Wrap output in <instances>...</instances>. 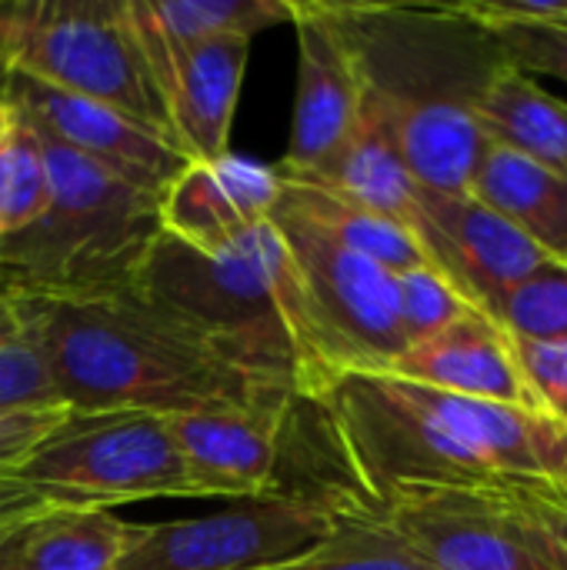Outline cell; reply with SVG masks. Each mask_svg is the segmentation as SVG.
Segmentation results:
<instances>
[{
  "instance_id": "1",
  "label": "cell",
  "mask_w": 567,
  "mask_h": 570,
  "mask_svg": "<svg viewBox=\"0 0 567 570\" xmlns=\"http://www.w3.org/2000/svg\"><path fill=\"white\" fill-rule=\"evenodd\" d=\"M57 401L70 414L237 411L287 421L297 394L227 364L140 291L107 301L20 297Z\"/></svg>"
},
{
  "instance_id": "2",
  "label": "cell",
  "mask_w": 567,
  "mask_h": 570,
  "mask_svg": "<svg viewBox=\"0 0 567 570\" xmlns=\"http://www.w3.org/2000/svg\"><path fill=\"white\" fill-rule=\"evenodd\" d=\"M364 100L384 117L428 190L465 194L488 137L478 104L511 63L501 40L461 3L324 0Z\"/></svg>"
},
{
  "instance_id": "3",
  "label": "cell",
  "mask_w": 567,
  "mask_h": 570,
  "mask_svg": "<svg viewBox=\"0 0 567 570\" xmlns=\"http://www.w3.org/2000/svg\"><path fill=\"white\" fill-rule=\"evenodd\" d=\"M140 294L227 364L294 391L297 401H321L344 377L317 337L297 271L271 217L214 257L164 234Z\"/></svg>"
},
{
  "instance_id": "4",
  "label": "cell",
  "mask_w": 567,
  "mask_h": 570,
  "mask_svg": "<svg viewBox=\"0 0 567 570\" xmlns=\"http://www.w3.org/2000/svg\"><path fill=\"white\" fill-rule=\"evenodd\" d=\"M40 144L50 200L30 227L0 244V277L17 297L43 301L137 294L164 237V194L134 187L43 134Z\"/></svg>"
},
{
  "instance_id": "5",
  "label": "cell",
  "mask_w": 567,
  "mask_h": 570,
  "mask_svg": "<svg viewBox=\"0 0 567 570\" xmlns=\"http://www.w3.org/2000/svg\"><path fill=\"white\" fill-rule=\"evenodd\" d=\"M0 70L104 104L177 150L127 0H0Z\"/></svg>"
},
{
  "instance_id": "6",
  "label": "cell",
  "mask_w": 567,
  "mask_h": 570,
  "mask_svg": "<svg viewBox=\"0 0 567 570\" xmlns=\"http://www.w3.org/2000/svg\"><path fill=\"white\" fill-rule=\"evenodd\" d=\"M13 481L33 488L50 508L194 498L167 417L144 411H67L13 471Z\"/></svg>"
},
{
  "instance_id": "7",
  "label": "cell",
  "mask_w": 567,
  "mask_h": 570,
  "mask_svg": "<svg viewBox=\"0 0 567 570\" xmlns=\"http://www.w3.org/2000/svg\"><path fill=\"white\" fill-rule=\"evenodd\" d=\"M271 224L291 254L331 364L341 374H388L408 351L394 274L338 244L281 200Z\"/></svg>"
},
{
  "instance_id": "8",
  "label": "cell",
  "mask_w": 567,
  "mask_h": 570,
  "mask_svg": "<svg viewBox=\"0 0 567 570\" xmlns=\"http://www.w3.org/2000/svg\"><path fill=\"white\" fill-rule=\"evenodd\" d=\"M334 514L291 494H261L207 518L144 528L117 570H271L307 554Z\"/></svg>"
},
{
  "instance_id": "9",
  "label": "cell",
  "mask_w": 567,
  "mask_h": 570,
  "mask_svg": "<svg viewBox=\"0 0 567 570\" xmlns=\"http://www.w3.org/2000/svg\"><path fill=\"white\" fill-rule=\"evenodd\" d=\"M411 234L461 301L491 321L505 297L548 261L521 230L468 190L441 194L418 187Z\"/></svg>"
},
{
  "instance_id": "10",
  "label": "cell",
  "mask_w": 567,
  "mask_h": 570,
  "mask_svg": "<svg viewBox=\"0 0 567 570\" xmlns=\"http://www.w3.org/2000/svg\"><path fill=\"white\" fill-rule=\"evenodd\" d=\"M378 514L431 570H555L491 491H394Z\"/></svg>"
},
{
  "instance_id": "11",
  "label": "cell",
  "mask_w": 567,
  "mask_h": 570,
  "mask_svg": "<svg viewBox=\"0 0 567 570\" xmlns=\"http://www.w3.org/2000/svg\"><path fill=\"white\" fill-rule=\"evenodd\" d=\"M0 100L43 137L70 147L74 154L107 167L110 174L144 190L164 194L170 180L190 164L180 150H174L167 140L134 124L130 117L104 104L43 87L30 77L0 70Z\"/></svg>"
},
{
  "instance_id": "12",
  "label": "cell",
  "mask_w": 567,
  "mask_h": 570,
  "mask_svg": "<svg viewBox=\"0 0 567 570\" xmlns=\"http://www.w3.org/2000/svg\"><path fill=\"white\" fill-rule=\"evenodd\" d=\"M297 33V97L281 177L304 180L321 174L348 144L361 110V83L324 0H294Z\"/></svg>"
},
{
  "instance_id": "13",
  "label": "cell",
  "mask_w": 567,
  "mask_h": 570,
  "mask_svg": "<svg viewBox=\"0 0 567 570\" xmlns=\"http://www.w3.org/2000/svg\"><path fill=\"white\" fill-rule=\"evenodd\" d=\"M137 40L164 97L177 150L197 164H211L231 154V124L237 114L251 40L214 37L167 47L140 30Z\"/></svg>"
},
{
  "instance_id": "14",
  "label": "cell",
  "mask_w": 567,
  "mask_h": 570,
  "mask_svg": "<svg viewBox=\"0 0 567 570\" xmlns=\"http://www.w3.org/2000/svg\"><path fill=\"white\" fill-rule=\"evenodd\" d=\"M277 194V167H261L234 154L211 164L190 160L164 190V234L197 254H224L271 217Z\"/></svg>"
},
{
  "instance_id": "15",
  "label": "cell",
  "mask_w": 567,
  "mask_h": 570,
  "mask_svg": "<svg viewBox=\"0 0 567 570\" xmlns=\"http://www.w3.org/2000/svg\"><path fill=\"white\" fill-rule=\"evenodd\" d=\"M167 428L194 498L251 501L274 491L284 421L237 411H194L170 414Z\"/></svg>"
},
{
  "instance_id": "16",
  "label": "cell",
  "mask_w": 567,
  "mask_h": 570,
  "mask_svg": "<svg viewBox=\"0 0 567 570\" xmlns=\"http://www.w3.org/2000/svg\"><path fill=\"white\" fill-rule=\"evenodd\" d=\"M388 374L444 394L541 414L518 371L511 337L478 311H468L438 334L411 344Z\"/></svg>"
},
{
  "instance_id": "17",
  "label": "cell",
  "mask_w": 567,
  "mask_h": 570,
  "mask_svg": "<svg viewBox=\"0 0 567 570\" xmlns=\"http://www.w3.org/2000/svg\"><path fill=\"white\" fill-rule=\"evenodd\" d=\"M468 194L567 267V177L488 140Z\"/></svg>"
},
{
  "instance_id": "18",
  "label": "cell",
  "mask_w": 567,
  "mask_h": 570,
  "mask_svg": "<svg viewBox=\"0 0 567 570\" xmlns=\"http://www.w3.org/2000/svg\"><path fill=\"white\" fill-rule=\"evenodd\" d=\"M291 180V177H287ZM301 184H317L328 187L388 220H398L411 230V217L418 207V180L411 167L404 164V154L388 130L384 117L364 100L361 94V110L354 134L348 144L338 150V157L314 177H304Z\"/></svg>"
},
{
  "instance_id": "19",
  "label": "cell",
  "mask_w": 567,
  "mask_h": 570,
  "mask_svg": "<svg viewBox=\"0 0 567 570\" xmlns=\"http://www.w3.org/2000/svg\"><path fill=\"white\" fill-rule=\"evenodd\" d=\"M478 124L491 144L567 177V104L531 73L508 63L485 90Z\"/></svg>"
},
{
  "instance_id": "20",
  "label": "cell",
  "mask_w": 567,
  "mask_h": 570,
  "mask_svg": "<svg viewBox=\"0 0 567 570\" xmlns=\"http://www.w3.org/2000/svg\"><path fill=\"white\" fill-rule=\"evenodd\" d=\"M140 531L107 508H47L23 524L13 570H117Z\"/></svg>"
},
{
  "instance_id": "21",
  "label": "cell",
  "mask_w": 567,
  "mask_h": 570,
  "mask_svg": "<svg viewBox=\"0 0 567 570\" xmlns=\"http://www.w3.org/2000/svg\"><path fill=\"white\" fill-rule=\"evenodd\" d=\"M281 204H287L291 210H297L301 217H307L311 224H317L324 234H331L338 244L351 247L354 254L371 257L374 264L388 267L391 274H404L414 267H431L421 244L414 240V234L398 224L388 220L328 187L317 184H301V180H287L281 177Z\"/></svg>"
},
{
  "instance_id": "22",
  "label": "cell",
  "mask_w": 567,
  "mask_h": 570,
  "mask_svg": "<svg viewBox=\"0 0 567 570\" xmlns=\"http://www.w3.org/2000/svg\"><path fill=\"white\" fill-rule=\"evenodd\" d=\"M140 33L167 43H201L214 37L251 40L271 23H291V0H127Z\"/></svg>"
},
{
  "instance_id": "23",
  "label": "cell",
  "mask_w": 567,
  "mask_h": 570,
  "mask_svg": "<svg viewBox=\"0 0 567 570\" xmlns=\"http://www.w3.org/2000/svg\"><path fill=\"white\" fill-rule=\"evenodd\" d=\"M271 570H431L384 521L381 514L334 518L324 541L307 554Z\"/></svg>"
},
{
  "instance_id": "24",
  "label": "cell",
  "mask_w": 567,
  "mask_h": 570,
  "mask_svg": "<svg viewBox=\"0 0 567 570\" xmlns=\"http://www.w3.org/2000/svg\"><path fill=\"white\" fill-rule=\"evenodd\" d=\"M50 200V174L40 134L10 110L0 134V244L30 227Z\"/></svg>"
},
{
  "instance_id": "25",
  "label": "cell",
  "mask_w": 567,
  "mask_h": 570,
  "mask_svg": "<svg viewBox=\"0 0 567 570\" xmlns=\"http://www.w3.org/2000/svg\"><path fill=\"white\" fill-rule=\"evenodd\" d=\"M495 324L508 337L567 344V267L545 261L498 307Z\"/></svg>"
},
{
  "instance_id": "26",
  "label": "cell",
  "mask_w": 567,
  "mask_h": 570,
  "mask_svg": "<svg viewBox=\"0 0 567 570\" xmlns=\"http://www.w3.org/2000/svg\"><path fill=\"white\" fill-rule=\"evenodd\" d=\"M394 281H398V314H401V331H404L408 347L438 334L461 314L475 311L434 267H414V271L394 274Z\"/></svg>"
},
{
  "instance_id": "27",
  "label": "cell",
  "mask_w": 567,
  "mask_h": 570,
  "mask_svg": "<svg viewBox=\"0 0 567 570\" xmlns=\"http://www.w3.org/2000/svg\"><path fill=\"white\" fill-rule=\"evenodd\" d=\"M525 538L555 570H567V494L551 491H495Z\"/></svg>"
},
{
  "instance_id": "28",
  "label": "cell",
  "mask_w": 567,
  "mask_h": 570,
  "mask_svg": "<svg viewBox=\"0 0 567 570\" xmlns=\"http://www.w3.org/2000/svg\"><path fill=\"white\" fill-rule=\"evenodd\" d=\"M57 391L37 344L23 334L17 344L0 351V414L20 411H57Z\"/></svg>"
},
{
  "instance_id": "29",
  "label": "cell",
  "mask_w": 567,
  "mask_h": 570,
  "mask_svg": "<svg viewBox=\"0 0 567 570\" xmlns=\"http://www.w3.org/2000/svg\"><path fill=\"white\" fill-rule=\"evenodd\" d=\"M511 351L538 411L567 428V344L511 337Z\"/></svg>"
},
{
  "instance_id": "30",
  "label": "cell",
  "mask_w": 567,
  "mask_h": 570,
  "mask_svg": "<svg viewBox=\"0 0 567 570\" xmlns=\"http://www.w3.org/2000/svg\"><path fill=\"white\" fill-rule=\"evenodd\" d=\"M511 67L525 73H548L567 80V27H501L491 30Z\"/></svg>"
},
{
  "instance_id": "31",
  "label": "cell",
  "mask_w": 567,
  "mask_h": 570,
  "mask_svg": "<svg viewBox=\"0 0 567 570\" xmlns=\"http://www.w3.org/2000/svg\"><path fill=\"white\" fill-rule=\"evenodd\" d=\"M67 417L63 407L57 411H20L0 414V481L13 478V471L30 458V451Z\"/></svg>"
},
{
  "instance_id": "32",
  "label": "cell",
  "mask_w": 567,
  "mask_h": 570,
  "mask_svg": "<svg viewBox=\"0 0 567 570\" xmlns=\"http://www.w3.org/2000/svg\"><path fill=\"white\" fill-rule=\"evenodd\" d=\"M47 508L50 504L33 488H27L23 481H13V478L0 481V528L3 524H20V521L40 514Z\"/></svg>"
},
{
  "instance_id": "33",
  "label": "cell",
  "mask_w": 567,
  "mask_h": 570,
  "mask_svg": "<svg viewBox=\"0 0 567 570\" xmlns=\"http://www.w3.org/2000/svg\"><path fill=\"white\" fill-rule=\"evenodd\" d=\"M23 337V321H20V297L13 287L0 277V351L17 344Z\"/></svg>"
},
{
  "instance_id": "34",
  "label": "cell",
  "mask_w": 567,
  "mask_h": 570,
  "mask_svg": "<svg viewBox=\"0 0 567 570\" xmlns=\"http://www.w3.org/2000/svg\"><path fill=\"white\" fill-rule=\"evenodd\" d=\"M30 521V518H27ZM3 524L0 528V570H13V561H17V548H20V534H23V524Z\"/></svg>"
},
{
  "instance_id": "35",
  "label": "cell",
  "mask_w": 567,
  "mask_h": 570,
  "mask_svg": "<svg viewBox=\"0 0 567 570\" xmlns=\"http://www.w3.org/2000/svg\"><path fill=\"white\" fill-rule=\"evenodd\" d=\"M7 120H10V107L0 100V134H3V127H7Z\"/></svg>"
}]
</instances>
